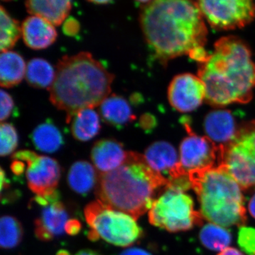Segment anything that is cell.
Returning a JSON list of instances; mask_svg holds the SVG:
<instances>
[{
    "label": "cell",
    "instance_id": "30bf717a",
    "mask_svg": "<svg viewBox=\"0 0 255 255\" xmlns=\"http://www.w3.org/2000/svg\"><path fill=\"white\" fill-rule=\"evenodd\" d=\"M12 158L27 164L26 176L28 188L37 196H50L56 191L60 178V167L55 159L37 155L31 150L15 152Z\"/></svg>",
    "mask_w": 255,
    "mask_h": 255
},
{
    "label": "cell",
    "instance_id": "603a6c76",
    "mask_svg": "<svg viewBox=\"0 0 255 255\" xmlns=\"http://www.w3.org/2000/svg\"><path fill=\"white\" fill-rule=\"evenodd\" d=\"M31 140L37 150L53 153L59 150L63 144V137L59 129L54 124L46 122L35 128Z\"/></svg>",
    "mask_w": 255,
    "mask_h": 255
},
{
    "label": "cell",
    "instance_id": "d4e9b609",
    "mask_svg": "<svg viewBox=\"0 0 255 255\" xmlns=\"http://www.w3.org/2000/svg\"><path fill=\"white\" fill-rule=\"evenodd\" d=\"M21 35V26L11 17L6 9L0 7V50L9 51L16 44Z\"/></svg>",
    "mask_w": 255,
    "mask_h": 255
},
{
    "label": "cell",
    "instance_id": "8992f818",
    "mask_svg": "<svg viewBox=\"0 0 255 255\" xmlns=\"http://www.w3.org/2000/svg\"><path fill=\"white\" fill-rule=\"evenodd\" d=\"M85 216L91 231V241L102 238L114 246L128 247L142 236V229L130 215L106 205L102 201H92L85 207Z\"/></svg>",
    "mask_w": 255,
    "mask_h": 255
},
{
    "label": "cell",
    "instance_id": "44dd1931",
    "mask_svg": "<svg viewBox=\"0 0 255 255\" xmlns=\"http://www.w3.org/2000/svg\"><path fill=\"white\" fill-rule=\"evenodd\" d=\"M99 172L90 162L78 161L70 167L68 180L70 187L80 194H86L98 182Z\"/></svg>",
    "mask_w": 255,
    "mask_h": 255
},
{
    "label": "cell",
    "instance_id": "9c48e42d",
    "mask_svg": "<svg viewBox=\"0 0 255 255\" xmlns=\"http://www.w3.org/2000/svg\"><path fill=\"white\" fill-rule=\"evenodd\" d=\"M196 3L204 18L215 29L243 28L255 17V2L251 0H203Z\"/></svg>",
    "mask_w": 255,
    "mask_h": 255
},
{
    "label": "cell",
    "instance_id": "ab89813d",
    "mask_svg": "<svg viewBox=\"0 0 255 255\" xmlns=\"http://www.w3.org/2000/svg\"><path fill=\"white\" fill-rule=\"evenodd\" d=\"M69 255V253L67 251H61L58 252V255Z\"/></svg>",
    "mask_w": 255,
    "mask_h": 255
},
{
    "label": "cell",
    "instance_id": "52a82bcc",
    "mask_svg": "<svg viewBox=\"0 0 255 255\" xmlns=\"http://www.w3.org/2000/svg\"><path fill=\"white\" fill-rule=\"evenodd\" d=\"M149 221L156 227L175 233L200 225L202 216L194 209V201L184 191L167 187L152 203L149 211Z\"/></svg>",
    "mask_w": 255,
    "mask_h": 255
},
{
    "label": "cell",
    "instance_id": "7402d4cb",
    "mask_svg": "<svg viewBox=\"0 0 255 255\" xmlns=\"http://www.w3.org/2000/svg\"><path fill=\"white\" fill-rule=\"evenodd\" d=\"M70 123L72 134L79 141H89L100 131V116L93 109L79 111L73 116Z\"/></svg>",
    "mask_w": 255,
    "mask_h": 255
},
{
    "label": "cell",
    "instance_id": "f1b7e54d",
    "mask_svg": "<svg viewBox=\"0 0 255 255\" xmlns=\"http://www.w3.org/2000/svg\"><path fill=\"white\" fill-rule=\"evenodd\" d=\"M238 245L248 255H255V228L242 226L238 233Z\"/></svg>",
    "mask_w": 255,
    "mask_h": 255
},
{
    "label": "cell",
    "instance_id": "1f68e13d",
    "mask_svg": "<svg viewBox=\"0 0 255 255\" xmlns=\"http://www.w3.org/2000/svg\"><path fill=\"white\" fill-rule=\"evenodd\" d=\"M81 230V223L78 220H69L65 224V231L70 236L78 234Z\"/></svg>",
    "mask_w": 255,
    "mask_h": 255
},
{
    "label": "cell",
    "instance_id": "ac0fdd59",
    "mask_svg": "<svg viewBox=\"0 0 255 255\" xmlns=\"http://www.w3.org/2000/svg\"><path fill=\"white\" fill-rule=\"evenodd\" d=\"M25 4L30 14L39 16L53 26L64 22L72 8V1L66 0H29Z\"/></svg>",
    "mask_w": 255,
    "mask_h": 255
},
{
    "label": "cell",
    "instance_id": "2e32d148",
    "mask_svg": "<svg viewBox=\"0 0 255 255\" xmlns=\"http://www.w3.org/2000/svg\"><path fill=\"white\" fill-rule=\"evenodd\" d=\"M21 36L25 44L33 50H42L56 41L58 33L53 25L37 16L25 18L21 24Z\"/></svg>",
    "mask_w": 255,
    "mask_h": 255
},
{
    "label": "cell",
    "instance_id": "e575fe53",
    "mask_svg": "<svg viewBox=\"0 0 255 255\" xmlns=\"http://www.w3.org/2000/svg\"><path fill=\"white\" fill-rule=\"evenodd\" d=\"M219 255H243L241 252L235 248H228L224 251H221Z\"/></svg>",
    "mask_w": 255,
    "mask_h": 255
},
{
    "label": "cell",
    "instance_id": "5b68a950",
    "mask_svg": "<svg viewBox=\"0 0 255 255\" xmlns=\"http://www.w3.org/2000/svg\"><path fill=\"white\" fill-rule=\"evenodd\" d=\"M191 188L197 195L203 218L229 227L246 221L241 186L222 164L189 173Z\"/></svg>",
    "mask_w": 255,
    "mask_h": 255
},
{
    "label": "cell",
    "instance_id": "277c9868",
    "mask_svg": "<svg viewBox=\"0 0 255 255\" xmlns=\"http://www.w3.org/2000/svg\"><path fill=\"white\" fill-rule=\"evenodd\" d=\"M168 184V179L151 168L144 155L128 152L127 159L118 168L99 173L95 193L106 205L137 220L150 211L156 191Z\"/></svg>",
    "mask_w": 255,
    "mask_h": 255
},
{
    "label": "cell",
    "instance_id": "7c38bea8",
    "mask_svg": "<svg viewBox=\"0 0 255 255\" xmlns=\"http://www.w3.org/2000/svg\"><path fill=\"white\" fill-rule=\"evenodd\" d=\"M171 106L179 112L195 110L206 100V88L199 76L190 73L178 75L172 80L168 89Z\"/></svg>",
    "mask_w": 255,
    "mask_h": 255
},
{
    "label": "cell",
    "instance_id": "4316f807",
    "mask_svg": "<svg viewBox=\"0 0 255 255\" xmlns=\"http://www.w3.org/2000/svg\"><path fill=\"white\" fill-rule=\"evenodd\" d=\"M23 237L21 223L13 216H4L0 220V245L1 248L11 249L17 246Z\"/></svg>",
    "mask_w": 255,
    "mask_h": 255
},
{
    "label": "cell",
    "instance_id": "484cf974",
    "mask_svg": "<svg viewBox=\"0 0 255 255\" xmlns=\"http://www.w3.org/2000/svg\"><path fill=\"white\" fill-rule=\"evenodd\" d=\"M200 240L202 244L211 251H223L231 243L229 231L214 223H209L201 229Z\"/></svg>",
    "mask_w": 255,
    "mask_h": 255
},
{
    "label": "cell",
    "instance_id": "cb8c5ba5",
    "mask_svg": "<svg viewBox=\"0 0 255 255\" xmlns=\"http://www.w3.org/2000/svg\"><path fill=\"white\" fill-rule=\"evenodd\" d=\"M55 77L53 66L43 58H33L26 65L25 78L30 86L49 90Z\"/></svg>",
    "mask_w": 255,
    "mask_h": 255
},
{
    "label": "cell",
    "instance_id": "5bb4252c",
    "mask_svg": "<svg viewBox=\"0 0 255 255\" xmlns=\"http://www.w3.org/2000/svg\"><path fill=\"white\" fill-rule=\"evenodd\" d=\"M68 213L59 201L44 206L35 221V234L42 241H50L65 232Z\"/></svg>",
    "mask_w": 255,
    "mask_h": 255
},
{
    "label": "cell",
    "instance_id": "d6986e66",
    "mask_svg": "<svg viewBox=\"0 0 255 255\" xmlns=\"http://www.w3.org/2000/svg\"><path fill=\"white\" fill-rule=\"evenodd\" d=\"M101 117L106 123L117 128L124 127L135 120V116L124 97L109 96L100 106Z\"/></svg>",
    "mask_w": 255,
    "mask_h": 255
},
{
    "label": "cell",
    "instance_id": "e0dca14e",
    "mask_svg": "<svg viewBox=\"0 0 255 255\" xmlns=\"http://www.w3.org/2000/svg\"><path fill=\"white\" fill-rule=\"evenodd\" d=\"M206 137L216 145L225 146L236 136L238 128L230 111L217 110L210 112L204 120Z\"/></svg>",
    "mask_w": 255,
    "mask_h": 255
},
{
    "label": "cell",
    "instance_id": "ffe728a7",
    "mask_svg": "<svg viewBox=\"0 0 255 255\" xmlns=\"http://www.w3.org/2000/svg\"><path fill=\"white\" fill-rule=\"evenodd\" d=\"M26 65L21 55L16 52H3L0 55V85L11 88L18 85L26 74Z\"/></svg>",
    "mask_w": 255,
    "mask_h": 255
},
{
    "label": "cell",
    "instance_id": "9a60e30c",
    "mask_svg": "<svg viewBox=\"0 0 255 255\" xmlns=\"http://www.w3.org/2000/svg\"><path fill=\"white\" fill-rule=\"evenodd\" d=\"M128 152L122 142L115 139L98 140L91 151V159L99 173L112 172L125 162Z\"/></svg>",
    "mask_w": 255,
    "mask_h": 255
},
{
    "label": "cell",
    "instance_id": "83f0119b",
    "mask_svg": "<svg viewBox=\"0 0 255 255\" xmlns=\"http://www.w3.org/2000/svg\"><path fill=\"white\" fill-rule=\"evenodd\" d=\"M18 145V135L12 124L1 123L0 125V155H9Z\"/></svg>",
    "mask_w": 255,
    "mask_h": 255
},
{
    "label": "cell",
    "instance_id": "8d00e7d4",
    "mask_svg": "<svg viewBox=\"0 0 255 255\" xmlns=\"http://www.w3.org/2000/svg\"><path fill=\"white\" fill-rule=\"evenodd\" d=\"M9 187V183L6 181V177H5V174L4 169H1V191L4 189H6Z\"/></svg>",
    "mask_w": 255,
    "mask_h": 255
},
{
    "label": "cell",
    "instance_id": "74e56055",
    "mask_svg": "<svg viewBox=\"0 0 255 255\" xmlns=\"http://www.w3.org/2000/svg\"><path fill=\"white\" fill-rule=\"evenodd\" d=\"M75 255H101L99 254L97 252H95L93 251H90V250H83V251H81L78 252Z\"/></svg>",
    "mask_w": 255,
    "mask_h": 255
},
{
    "label": "cell",
    "instance_id": "7a4b0ae2",
    "mask_svg": "<svg viewBox=\"0 0 255 255\" xmlns=\"http://www.w3.org/2000/svg\"><path fill=\"white\" fill-rule=\"evenodd\" d=\"M198 76L204 82L210 105L224 107L247 103L255 87V63L251 50L237 37H223L200 63Z\"/></svg>",
    "mask_w": 255,
    "mask_h": 255
},
{
    "label": "cell",
    "instance_id": "f35d334b",
    "mask_svg": "<svg viewBox=\"0 0 255 255\" xmlns=\"http://www.w3.org/2000/svg\"><path fill=\"white\" fill-rule=\"evenodd\" d=\"M89 2L92 3L94 4H98V5H104V4H109L110 3L113 2L112 1H107V0H96V1H89Z\"/></svg>",
    "mask_w": 255,
    "mask_h": 255
},
{
    "label": "cell",
    "instance_id": "d590c367",
    "mask_svg": "<svg viewBox=\"0 0 255 255\" xmlns=\"http://www.w3.org/2000/svg\"><path fill=\"white\" fill-rule=\"evenodd\" d=\"M248 208H249V211L251 216L255 219V194L251 198Z\"/></svg>",
    "mask_w": 255,
    "mask_h": 255
},
{
    "label": "cell",
    "instance_id": "3957f363",
    "mask_svg": "<svg viewBox=\"0 0 255 255\" xmlns=\"http://www.w3.org/2000/svg\"><path fill=\"white\" fill-rule=\"evenodd\" d=\"M114 75L91 53L81 52L65 55L58 61L50 101L58 110L66 112L70 123L79 111L100 106L110 96Z\"/></svg>",
    "mask_w": 255,
    "mask_h": 255
},
{
    "label": "cell",
    "instance_id": "836d02e7",
    "mask_svg": "<svg viewBox=\"0 0 255 255\" xmlns=\"http://www.w3.org/2000/svg\"><path fill=\"white\" fill-rule=\"evenodd\" d=\"M120 255H150L147 252L139 248H130L124 251Z\"/></svg>",
    "mask_w": 255,
    "mask_h": 255
},
{
    "label": "cell",
    "instance_id": "4fadbf2b",
    "mask_svg": "<svg viewBox=\"0 0 255 255\" xmlns=\"http://www.w3.org/2000/svg\"><path fill=\"white\" fill-rule=\"evenodd\" d=\"M144 157L151 168L162 175L168 174L169 182L189 176L181 165L177 150L169 142L157 141L151 144L146 149Z\"/></svg>",
    "mask_w": 255,
    "mask_h": 255
},
{
    "label": "cell",
    "instance_id": "d6a6232c",
    "mask_svg": "<svg viewBox=\"0 0 255 255\" xmlns=\"http://www.w3.org/2000/svg\"><path fill=\"white\" fill-rule=\"evenodd\" d=\"M24 167V162H22V161L16 160V159H14L11 166V169L12 170L13 173L17 176L21 175L23 174Z\"/></svg>",
    "mask_w": 255,
    "mask_h": 255
},
{
    "label": "cell",
    "instance_id": "4dcf8cb0",
    "mask_svg": "<svg viewBox=\"0 0 255 255\" xmlns=\"http://www.w3.org/2000/svg\"><path fill=\"white\" fill-rule=\"evenodd\" d=\"M80 23L76 18L69 17L64 21L63 31L68 36H75L80 32Z\"/></svg>",
    "mask_w": 255,
    "mask_h": 255
},
{
    "label": "cell",
    "instance_id": "6da1fadb",
    "mask_svg": "<svg viewBox=\"0 0 255 255\" xmlns=\"http://www.w3.org/2000/svg\"><path fill=\"white\" fill-rule=\"evenodd\" d=\"M142 33L161 63L204 48V18L196 2L184 0L143 1L140 5Z\"/></svg>",
    "mask_w": 255,
    "mask_h": 255
},
{
    "label": "cell",
    "instance_id": "ba28073f",
    "mask_svg": "<svg viewBox=\"0 0 255 255\" xmlns=\"http://www.w3.org/2000/svg\"><path fill=\"white\" fill-rule=\"evenodd\" d=\"M220 164L226 167L241 188L255 186V122L240 128L234 138L221 146Z\"/></svg>",
    "mask_w": 255,
    "mask_h": 255
},
{
    "label": "cell",
    "instance_id": "f546056e",
    "mask_svg": "<svg viewBox=\"0 0 255 255\" xmlns=\"http://www.w3.org/2000/svg\"><path fill=\"white\" fill-rule=\"evenodd\" d=\"M0 101H1L0 120L2 123L4 121L9 118L10 115H11L14 107V103L11 96L3 90L0 91Z\"/></svg>",
    "mask_w": 255,
    "mask_h": 255
},
{
    "label": "cell",
    "instance_id": "8fae6325",
    "mask_svg": "<svg viewBox=\"0 0 255 255\" xmlns=\"http://www.w3.org/2000/svg\"><path fill=\"white\" fill-rule=\"evenodd\" d=\"M180 163L188 174L220 165L221 146L206 136L189 134L180 145Z\"/></svg>",
    "mask_w": 255,
    "mask_h": 255
}]
</instances>
